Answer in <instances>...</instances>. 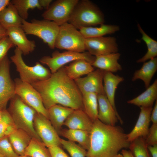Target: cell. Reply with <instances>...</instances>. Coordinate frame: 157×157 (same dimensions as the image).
<instances>
[{"label":"cell","mask_w":157,"mask_h":157,"mask_svg":"<svg viewBox=\"0 0 157 157\" xmlns=\"http://www.w3.org/2000/svg\"><path fill=\"white\" fill-rule=\"evenodd\" d=\"M112 157H123V156L121 154L118 153Z\"/></svg>","instance_id":"cell-47"},{"label":"cell","mask_w":157,"mask_h":157,"mask_svg":"<svg viewBox=\"0 0 157 157\" xmlns=\"http://www.w3.org/2000/svg\"><path fill=\"white\" fill-rule=\"evenodd\" d=\"M93 122L84 111L74 110L67 118L64 125L69 129L90 131Z\"/></svg>","instance_id":"cell-18"},{"label":"cell","mask_w":157,"mask_h":157,"mask_svg":"<svg viewBox=\"0 0 157 157\" xmlns=\"http://www.w3.org/2000/svg\"><path fill=\"white\" fill-rule=\"evenodd\" d=\"M10 3L15 7L21 17L26 20L28 18L29 9L37 8L42 10L43 9L39 0H12L10 1Z\"/></svg>","instance_id":"cell-31"},{"label":"cell","mask_w":157,"mask_h":157,"mask_svg":"<svg viewBox=\"0 0 157 157\" xmlns=\"http://www.w3.org/2000/svg\"><path fill=\"white\" fill-rule=\"evenodd\" d=\"M142 67L134 73L132 81L140 79L142 80L146 88L150 85L151 81L157 70V58L151 59L143 63Z\"/></svg>","instance_id":"cell-23"},{"label":"cell","mask_w":157,"mask_h":157,"mask_svg":"<svg viewBox=\"0 0 157 157\" xmlns=\"http://www.w3.org/2000/svg\"><path fill=\"white\" fill-rule=\"evenodd\" d=\"M33 126L38 135L47 147L61 145V138L50 120L44 116L37 112L34 119Z\"/></svg>","instance_id":"cell-12"},{"label":"cell","mask_w":157,"mask_h":157,"mask_svg":"<svg viewBox=\"0 0 157 157\" xmlns=\"http://www.w3.org/2000/svg\"><path fill=\"white\" fill-rule=\"evenodd\" d=\"M97 94L89 93L82 95L83 110L93 122L98 119Z\"/></svg>","instance_id":"cell-28"},{"label":"cell","mask_w":157,"mask_h":157,"mask_svg":"<svg viewBox=\"0 0 157 157\" xmlns=\"http://www.w3.org/2000/svg\"><path fill=\"white\" fill-rule=\"evenodd\" d=\"M31 85L39 93L47 110L59 104L83 110L82 95L74 80L67 75L64 66L47 79Z\"/></svg>","instance_id":"cell-1"},{"label":"cell","mask_w":157,"mask_h":157,"mask_svg":"<svg viewBox=\"0 0 157 157\" xmlns=\"http://www.w3.org/2000/svg\"><path fill=\"white\" fill-rule=\"evenodd\" d=\"M10 0H0V13L2 10L10 3Z\"/></svg>","instance_id":"cell-44"},{"label":"cell","mask_w":157,"mask_h":157,"mask_svg":"<svg viewBox=\"0 0 157 157\" xmlns=\"http://www.w3.org/2000/svg\"><path fill=\"white\" fill-rule=\"evenodd\" d=\"M95 56L91 55L88 52L82 53L67 51L60 52L56 51L53 52L51 57L44 56L39 60L42 64L48 67L52 74L56 72L64 65L70 62L79 59L85 60L92 64L95 59Z\"/></svg>","instance_id":"cell-8"},{"label":"cell","mask_w":157,"mask_h":157,"mask_svg":"<svg viewBox=\"0 0 157 157\" xmlns=\"http://www.w3.org/2000/svg\"><path fill=\"white\" fill-rule=\"evenodd\" d=\"M0 157H3L0 154Z\"/></svg>","instance_id":"cell-49"},{"label":"cell","mask_w":157,"mask_h":157,"mask_svg":"<svg viewBox=\"0 0 157 157\" xmlns=\"http://www.w3.org/2000/svg\"><path fill=\"white\" fill-rule=\"evenodd\" d=\"M41 7L46 10L48 8L52 2V0H39Z\"/></svg>","instance_id":"cell-42"},{"label":"cell","mask_w":157,"mask_h":157,"mask_svg":"<svg viewBox=\"0 0 157 157\" xmlns=\"http://www.w3.org/2000/svg\"><path fill=\"white\" fill-rule=\"evenodd\" d=\"M71 109L59 104L53 106L48 109L49 120H52L67 112Z\"/></svg>","instance_id":"cell-37"},{"label":"cell","mask_w":157,"mask_h":157,"mask_svg":"<svg viewBox=\"0 0 157 157\" xmlns=\"http://www.w3.org/2000/svg\"><path fill=\"white\" fill-rule=\"evenodd\" d=\"M10 61L7 55L0 63V110H6L8 102L15 95V85L10 76Z\"/></svg>","instance_id":"cell-11"},{"label":"cell","mask_w":157,"mask_h":157,"mask_svg":"<svg viewBox=\"0 0 157 157\" xmlns=\"http://www.w3.org/2000/svg\"><path fill=\"white\" fill-rule=\"evenodd\" d=\"M8 36L7 30L0 23V40Z\"/></svg>","instance_id":"cell-45"},{"label":"cell","mask_w":157,"mask_h":157,"mask_svg":"<svg viewBox=\"0 0 157 157\" xmlns=\"http://www.w3.org/2000/svg\"><path fill=\"white\" fill-rule=\"evenodd\" d=\"M124 80V78L113 73L106 72L103 78L104 89L105 94L115 112L117 110L115 103V91L118 85Z\"/></svg>","instance_id":"cell-20"},{"label":"cell","mask_w":157,"mask_h":157,"mask_svg":"<svg viewBox=\"0 0 157 157\" xmlns=\"http://www.w3.org/2000/svg\"><path fill=\"white\" fill-rule=\"evenodd\" d=\"M10 115L7 110H0V122L4 119Z\"/></svg>","instance_id":"cell-43"},{"label":"cell","mask_w":157,"mask_h":157,"mask_svg":"<svg viewBox=\"0 0 157 157\" xmlns=\"http://www.w3.org/2000/svg\"><path fill=\"white\" fill-rule=\"evenodd\" d=\"M0 154L3 157H20L14 151L8 137L0 139Z\"/></svg>","instance_id":"cell-35"},{"label":"cell","mask_w":157,"mask_h":157,"mask_svg":"<svg viewBox=\"0 0 157 157\" xmlns=\"http://www.w3.org/2000/svg\"><path fill=\"white\" fill-rule=\"evenodd\" d=\"M120 56V53L118 52L95 56L92 65L94 67L106 72H116L122 69L121 65L118 62Z\"/></svg>","instance_id":"cell-19"},{"label":"cell","mask_w":157,"mask_h":157,"mask_svg":"<svg viewBox=\"0 0 157 157\" xmlns=\"http://www.w3.org/2000/svg\"><path fill=\"white\" fill-rule=\"evenodd\" d=\"M15 94L27 105L49 119L48 110L44 107L40 94L31 84L24 82L19 78L14 79Z\"/></svg>","instance_id":"cell-9"},{"label":"cell","mask_w":157,"mask_h":157,"mask_svg":"<svg viewBox=\"0 0 157 157\" xmlns=\"http://www.w3.org/2000/svg\"><path fill=\"white\" fill-rule=\"evenodd\" d=\"M15 153L20 156L24 155L25 150L32 138L23 130L17 129L8 137Z\"/></svg>","instance_id":"cell-21"},{"label":"cell","mask_w":157,"mask_h":157,"mask_svg":"<svg viewBox=\"0 0 157 157\" xmlns=\"http://www.w3.org/2000/svg\"><path fill=\"white\" fill-rule=\"evenodd\" d=\"M104 15L95 4L89 0L78 1L68 22L76 29L104 24Z\"/></svg>","instance_id":"cell-3"},{"label":"cell","mask_w":157,"mask_h":157,"mask_svg":"<svg viewBox=\"0 0 157 157\" xmlns=\"http://www.w3.org/2000/svg\"><path fill=\"white\" fill-rule=\"evenodd\" d=\"M145 142L147 146L157 144V124H152L149 128Z\"/></svg>","instance_id":"cell-38"},{"label":"cell","mask_w":157,"mask_h":157,"mask_svg":"<svg viewBox=\"0 0 157 157\" xmlns=\"http://www.w3.org/2000/svg\"><path fill=\"white\" fill-rule=\"evenodd\" d=\"M51 157H69L59 146L48 148Z\"/></svg>","instance_id":"cell-39"},{"label":"cell","mask_w":157,"mask_h":157,"mask_svg":"<svg viewBox=\"0 0 157 157\" xmlns=\"http://www.w3.org/2000/svg\"><path fill=\"white\" fill-rule=\"evenodd\" d=\"M157 99V80L142 94L134 98L127 101L129 104L139 107H152L154 103Z\"/></svg>","instance_id":"cell-24"},{"label":"cell","mask_w":157,"mask_h":157,"mask_svg":"<svg viewBox=\"0 0 157 157\" xmlns=\"http://www.w3.org/2000/svg\"><path fill=\"white\" fill-rule=\"evenodd\" d=\"M85 46L88 52L94 56L117 53L118 51L116 39L114 37L86 38Z\"/></svg>","instance_id":"cell-13"},{"label":"cell","mask_w":157,"mask_h":157,"mask_svg":"<svg viewBox=\"0 0 157 157\" xmlns=\"http://www.w3.org/2000/svg\"><path fill=\"white\" fill-rule=\"evenodd\" d=\"M64 67L67 75L73 80L87 75L94 70L91 63L83 59L74 60Z\"/></svg>","instance_id":"cell-22"},{"label":"cell","mask_w":157,"mask_h":157,"mask_svg":"<svg viewBox=\"0 0 157 157\" xmlns=\"http://www.w3.org/2000/svg\"><path fill=\"white\" fill-rule=\"evenodd\" d=\"M140 108V111L136 124L132 131L127 134V140L130 142L139 137L145 139L148 133L153 108L141 107Z\"/></svg>","instance_id":"cell-16"},{"label":"cell","mask_w":157,"mask_h":157,"mask_svg":"<svg viewBox=\"0 0 157 157\" xmlns=\"http://www.w3.org/2000/svg\"><path fill=\"white\" fill-rule=\"evenodd\" d=\"M121 154L123 157H134L129 150L123 149L121 150Z\"/></svg>","instance_id":"cell-46"},{"label":"cell","mask_w":157,"mask_h":157,"mask_svg":"<svg viewBox=\"0 0 157 157\" xmlns=\"http://www.w3.org/2000/svg\"><path fill=\"white\" fill-rule=\"evenodd\" d=\"M24 155L30 157H51L48 148L43 142L33 138L25 150Z\"/></svg>","instance_id":"cell-29"},{"label":"cell","mask_w":157,"mask_h":157,"mask_svg":"<svg viewBox=\"0 0 157 157\" xmlns=\"http://www.w3.org/2000/svg\"><path fill=\"white\" fill-rule=\"evenodd\" d=\"M98 119L103 123L114 126L119 120L121 124L123 122L119 113H117L105 94L97 95Z\"/></svg>","instance_id":"cell-15"},{"label":"cell","mask_w":157,"mask_h":157,"mask_svg":"<svg viewBox=\"0 0 157 157\" xmlns=\"http://www.w3.org/2000/svg\"><path fill=\"white\" fill-rule=\"evenodd\" d=\"M147 148L151 157H157V144L148 146Z\"/></svg>","instance_id":"cell-41"},{"label":"cell","mask_w":157,"mask_h":157,"mask_svg":"<svg viewBox=\"0 0 157 157\" xmlns=\"http://www.w3.org/2000/svg\"><path fill=\"white\" fill-rule=\"evenodd\" d=\"M7 30L8 36L23 54L28 55L35 50V41L28 39L21 26L10 28Z\"/></svg>","instance_id":"cell-17"},{"label":"cell","mask_w":157,"mask_h":157,"mask_svg":"<svg viewBox=\"0 0 157 157\" xmlns=\"http://www.w3.org/2000/svg\"><path fill=\"white\" fill-rule=\"evenodd\" d=\"M15 46L8 36L0 40V63L7 55L9 50Z\"/></svg>","instance_id":"cell-36"},{"label":"cell","mask_w":157,"mask_h":157,"mask_svg":"<svg viewBox=\"0 0 157 157\" xmlns=\"http://www.w3.org/2000/svg\"><path fill=\"white\" fill-rule=\"evenodd\" d=\"M138 29L142 35L141 39L145 42L147 48L146 53L137 61V63H144L148 60L156 57L157 42L149 37L144 31L140 25L137 24Z\"/></svg>","instance_id":"cell-30"},{"label":"cell","mask_w":157,"mask_h":157,"mask_svg":"<svg viewBox=\"0 0 157 157\" xmlns=\"http://www.w3.org/2000/svg\"><path fill=\"white\" fill-rule=\"evenodd\" d=\"M20 157H30L28 156L24 155L23 156H20Z\"/></svg>","instance_id":"cell-48"},{"label":"cell","mask_w":157,"mask_h":157,"mask_svg":"<svg viewBox=\"0 0 157 157\" xmlns=\"http://www.w3.org/2000/svg\"><path fill=\"white\" fill-rule=\"evenodd\" d=\"M17 129L10 115L0 122V139L8 137Z\"/></svg>","instance_id":"cell-34"},{"label":"cell","mask_w":157,"mask_h":157,"mask_svg":"<svg viewBox=\"0 0 157 157\" xmlns=\"http://www.w3.org/2000/svg\"><path fill=\"white\" fill-rule=\"evenodd\" d=\"M106 72L97 69L85 77L74 80L82 95L89 93H95L97 95L105 94L103 81Z\"/></svg>","instance_id":"cell-14"},{"label":"cell","mask_w":157,"mask_h":157,"mask_svg":"<svg viewBox=\"0 0 157 157\" xmlns=\"http://www.w3.org/2000/svg\"><path fill=\"white\" fill-rule=\"evenodd\" d=\"M78 0H57L42 14L44 19L53 21L59 26L68 22Z\"/></svg>","instance_id":"cell-10"},{"label":"cell","mask_w":157,"mask_h":157,"mask_svg":"<svg viewBox=\"0 0 157 157\" xmlns=\"http://www.w3.org/2000/svg\"><path fill=\"white\" fill-rule=\"evenodd\" d=\"M130 143L120 126L106 125L98 119L93 122L90 131L86 157H112L129 148Z\"/></svg>","instance_id":"cell-2"},{"label":"cell","mask_w":157,"mask_h":157,"mask_svg":"<svg viewBox=\"0 0 157 157\" xmlns=\"http://www.w3.org/2000/svg\"><path fill=\"white\" fill-rule=\"evenodd\" d=\"M14 52L10 58L19 73V78L22 81L31 84L47 80L51 76L52 74L50 71L39 62H36L33 66L28 65L24 61L22 51L17 47Z\"/></svg>","instance_id":"cell-5"},{"label":"cell","mask_w":157,"mask_h":157,"mask_svg":"<svg viewBox=\"0 0 157 157\" xmlns=\"http://www.w3.org/2000/svg\"><path fill=\"white\" fill-rule=\"evenodd\" d=\"M150 120L152 124H157V99L155 101V105L151 112Z\"/></svg>","instance_id":"cell-40"},{"label":"cell","mask_w":157,"mask_h":157,"mask_svg":"<svg viewBox=\"0 0 157 157\" xmlns=\"http://www.w3.org/2000/svg\"><path fill=\"white\" fill-rule=\"evenodd\" d=\"M90 132L81 130L64 129H61L59 135L68 140L77 142L87 151L89 147Z\"/></svg>","instance_id":"cell-26"},{"label":"cell","mask_w":157,"mask_h":157,"mask_svg":"<svg viewBox=\"0 0 157 157\" xmlns=\"http://www.w3.org/2000/svg\"><path fill=\"white\" fill-rule=\"evenodd\" d=\"M63 147L69 153L71 157H86L87 151L75 142L61 138Z\"/></svg>","instance_id":"cell-33"},{"label":"cell","mask_w":157,"mask_h":157,"mask_svg":"<svg viewBox=\"0 0 157 157\" xmlns=\"http://www.w3.org/2000/svg\"><path fill=\"white\" fill-rule=\"evenodd\" d=\"M79 31L85 38L98 37L115 33L119 30L117 25L103 24L99 27L90 26L81 28Z\"/></svg>","instance_id":"cell-27"},{"label":"cell","mask_w":157,"mask_h":157,"mask_svg":"<svg viewBox=\"0 0 157 157\" xmlns=\"http://www.w3.org/2000/svg\"><path fill=\"white\" fill-rule=\"evenodd\" d=\"M22 20L10 2L0 13V23L6 30L12 27L21 26Z\"/></svg>","instance_id":"cell-25"},{"label":"cell","mask_w":157,"mask_h":157,"mask_svg":"<svg viewBox=\"0 0 157 157\" xmlns=\"http://www.w3.org/2000/svg\"><path fill=\"white\" fill-rule=\"evenodd\" d=\"M21 27L26 34L35 35L47 44L51 49L55 48V42L60 26L54 22L45 19H33L29 22L23 19Z\"/></svg>","instance_id":"cell-6"},{"label":"cell","mask_w":157,"mask_h":157,"mask_svg":"<svg viewBox=\"0 0 157 157\" xmlns=\"http://www.w3.org/2000/svg\"><path fill=\"white\" fill-rule=\"evenodd\" d=\"M129 148L134 157H151L143 137H139L130 142Z\"/></svg>","instance_id":"cell-32"},{"label":"cell","mask_w":157,"mask_h":157,"mask_svg":"<svg viewBox=\"0 0 157 157\" xmlns=\"http://www.w3.org/2000/svg\"><path fill=\"white\" fill-rule=\"evenodd\" d=\"M85 38L72 24L67 22L61 25L55 43V48L78 53L85 52Z\"/></svg>","instance_id":"cell-7"},{"label":"cell","mask_w":157,"mask_h":157,"mask_svg":"<svg viewBox=\"0 0 157 157\" xmlns=\"http://www.w3.org/2000/svg\"><path fill=\"white\" fill-rule=\"evenodd\" d=\"M10 101L7 110L17 128L23 130L32 138L42 141L33 126L36 111L24 103L17 94Z\"/></svg>","instance_id":"cell-4"}]
</instances>
